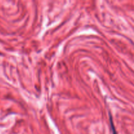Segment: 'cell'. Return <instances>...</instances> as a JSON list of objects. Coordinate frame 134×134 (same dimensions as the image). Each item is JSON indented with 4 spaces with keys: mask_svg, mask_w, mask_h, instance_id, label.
I'll use <instances>...</instances> for the list:
<instances>
[{
    "mask_svg": "<svg viewBox=\"0 0 134 134\" xmlns=\"http://www.w3.org/2000/svg\"><path fill=\"white\" fill-rule=\"evenodd\" d=\"M111 126H112L113 128V132L114 134H116L115 133V127H114L113 124V121H112V119H111Z\"/></svg>",
    "mask_w": 134,
    "mask_h": 134,
    "instance_id": "6da1fadb",
    "label": "cell"
}]
</instances>
